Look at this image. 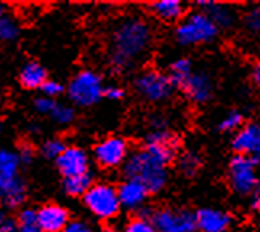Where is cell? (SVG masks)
<instances>
[{
	"label": "cell",
	"mask_w": 260,
	"mask_h": 232,
	"mask_svg": "<svg viewBox=\"0 0 260 232\" xmlns=\"http://www.w3.org/2000/svg\"><path fill=\"white\" fill-rule=\"evenodd\" d=\"M16 230V224L12 219H4L2 224H0V232H15Z\"/></svg>",
	"instance_id": "8d00e7d4"
},
{
	"label": "cell",
	"mask_w": 260,
	"mask_h": 232,
	"mask_svg": "<svg viewBox=\"0 0 260 232\" xmlns=\"http://www.w3.org/2000/svg\"><path fill=\"white\" fill-rule=\"evenodd\" d=\"M103 232H116V230H113V229H106V230H103Z\"/></svg>",
	"instance_id": "60d3db41"
},
{
	"label": "cell",
	"mask_w": 260,
	"mask_h": 232,
	"mask_svg": "<svg viewBox=\"0 0 260 232\" xmlns=\"http://www.w3.org/2000/svg\"><path fill=\"white\" fill-rule=\"evenodd\" d=\"M42 90H44L45 96L52 98V96H56V95L61 93L63 87L59 85L58 82H55V80H45V84L42 85Z\"/></svg>",
	"instance_id": "d6a6232c"
},
{
	"label": "cell",
	"mask_w": 260,
	"mask_h": 232,
	"mask_svg": "<svg viewBox=\"0 0 260 232\" xmlns=\"http://www.w3.org/2000/svg\"><path fill=\"white\" fill-rule=\"evenodd\" d=\"M232 224L225 211L215 208H203L196 213V227L201 232H226Z\"/></svg>",
	"instance_id": "4fadbf2b"
},
{
	"label": "cell",
	"mask_w": 260,
	"mask_h": 232,
	"mask_svg": "<svg viewBox=\"0 0 260 232\" xmlns=\"http://www.w3.org/2000/svg\"><path fill=\"white\" fill-rule=\"evenodd\" d=\"M203 8V13H206L212 19V23L217 29H228L232 27L236 21V12L226 4H217V2H198Z\"/></svg>",
	"instance_id": "2e32d148"
},
{
	"label": "cell",
	"mask_w": 260,
	"mask_h": 232,
	"mask_svg": "<svg viewBox=\"0 0 260 232\" xmlns=\"http://www.w3.org/2000/svg\"><path fill=\"white\" fill-rule=\"evenodd\" d=\"M243 124V114L238 112V110H232V112H228L223 119L222 122H220V130H223V132H235Z\"/></svg>",
	"instance_id": "83f0119b"
},
{
	"label": "cell",
	"mask_w": 260,
	"mask_h": 232,
	"mask_svg": "<svg viewBox=\"0 0 260 232\" xmlns=\"http://www.w3.org/2000/svg\"><path fill=\"white\" fill-rule=\"evenodd\" d=\"M257 160L236 154L228 167V179H230V186L235 190L236 194H252L254 189L258 184V178H257V171H255Z\"/></svg>",
	"instance_id": "5b68a950"
},
{
	"label": "cell",
	"mask_w": 260,
	"mask_h": 232,
	"mask_svg": "<svg viewBox=\"0 0 260 232\" xmlns=\"http://www.w3.org/2000/svg\"><path fill=\"white\" fill-rule=\"evenodd\" d=\"M69 98H71L77 106H92L100 101L103 95L102 79L92 70H84L77 74L71 84H69Z\"/></svg>",
	"instance_id": "8992f818"
},
{
	"label": "cell",
	"mask_w": 260,
	"mask_h": 232,
	"mask_svg": "<svg viewBox=\"0 0 260 232\" xmlns=\"http://www.w3.org/2000/svg\"><path fill=\"white\" fill-rule=\"evenodd\" d=\"M56 164L59 171L64 175V178L85 175L88 168V159L85 152L79 147H66L63 154L56 159Z\"/></svg>",
	"instance_id": "8fae6325"
},
{
	"label": "cell",
	"mask_w": 260,
	"mask_h": 232,
	"mask_svg": "<svg viewBox=\"0 0 260 232\" xmlns=\"http://www.w3.org/2000/svg\"><path fill=\"white\" fill-rule=\"evenodd\" d=\"M2 221H4V215L0 213V224H2Z\"/></svg>",
	"instance_id": "ab89813d"
},
{
	"label": "cell",
	"mask_w": 260,
	"mask_h": 232,
	"mask_svg": "<svg viewBox=\"0 0 260 232\" xmlns=\"http://www.w3.org/2000/svg\"><path fill=\"white\" fill-rule=\"evenodd\" d=\"M151 27L142 18H127L117 26L111 42L114 67L125 69L140 61L151 45Z\"/></svg>",
	"instance_id": "6da1fadb"
},
{
	"label": "cell",
	"mask_w": 260,
	"mask_h": 232,
	"mask_svg": "<svg viewBox=\"0 0 260 232\" xmlns=\"http://www.w3.org/2000/svg\"><path fill=\"white\" fill-rule=\"evenodd\" d=\"M124 173L127 179L142 183L148 192H159L167 183V170L148 150H138L125 159Z\"/></svg>",
	"instance_id": "7a4b0ae2"
},
{
	"label": "cell",
	"mask_w": 260,
	"mask_h": 232,
	"mask_svg": "<svg viewBox=\"0 0 260 232\" xmlns=\"http://www.w3.org/2000/svg\"><path fill=\"white\" fill-rule=\"evenodd\" d=\"M19 157L10 150H0V183L18 178Z\"/></svg>",
	"instance_id": "44dd1931"
},
{
	"label": "cell",
	"mask_w": 260,
	"mask_h": 232,
	"mask_svg": "<svg viewBox=\"0 0 260 232\" xmlns=\"http://www.w3.org/2000/svg\"><path fill=\"white\" fill-rule=\"evenodd\" d=\"M95 159L100 165L106 167V168H113V167L121 165L127 159L125 141L117 136L103 139L102 143L96 144V147H95Z\"/></svg>",
	"instance_id": "9c48e42d"
},
{
	"label": "cell",
	"mask_w": 260,
	"mask_h": 232,
	"mask_svg": "<svg viewBox=\"0 0 260 232\" xmlns=\"http://www.w3.org/2000/svg\"><path fill=\"white\" fill-rule=\"evenodd\" d=\"M218 34L217 26L212 23V19L206 13L199 12L189 15L185 21L180 23L177 27L175 37L178 44L182 45H198V44H207Z\"/></svg>",
	"instance_id": "3957f363"
},
{
	"label": "cell",
	"mask_w": 260,
	"mask_h": 232,
	"mask_svg": "<svg viewBox=\"0 0 260 232\" xmlns=\"http://www.w3.org/2000/svg\"><path fill=\"white\" fill-rule=\"evenodd\" d=\"M0 16H2V7H0Z\"/></svg>",
	"instance_id": "b9f144b4"
},
{
	"label": "cell",
	"mask_w": 260,
	"mask_h": 232,
	"mask_svg": "<svg viewBox=\"0 0 260 232\" xmlns=\"http://www.w3.org/2000/svg\"><path fill=\"white\" fill-rule=\"evenodd\" d=\"M52 115L59 124H69V122H73V119H74V110L68 106H58L56 104Z\"/></svg>",
	"instance_id": "4dcf8cb0"
},
{
	"label": "cell",
	"mask_w": 260,
	"mask_h": 232,
	"mask_svg": "<svg viewBox=\"0 0 260 232\" xmlns=\"http://www.w3.org/2000/svg\"><path fill=\"white\" fill-rule=\"evenodd\" d=\"M186 96L194 103H206L212 96V80L204 72H194L182 87Z\"/></svg>",
	"instance_id": "9a60e30c"
},
{
	"label": "cell",
	"mask_w": 260,
	"mask_h": 232,
	"mask_svg": "<svg viewBox=\"0 0 260 232\" xmlns=\"http://www.w3.org/2000/svg\"><path fill=\"white\" fill-rule=\"evenodd\" d=\"M137 92L142 95L145 99L151 103H159L164 101L174 92V84L167 75L157 72V70H146L137 79L135 82Z\"/></svg>",
	"instance_id": "ba28073f"
},
{
	"label": "cell",
	"mask_w": 260,
	"mask_h": 232,
	"mask_svg": "<svg viewBox=\"0 0 260 232\" xmlns=\"http://www.w3.org/2000/svg\"><path fill=\"white\" fill-rule=\"evenodd\" d=\"M84 202L92 213L102 219L114 218L121 210L117 189L111 184H95L84 194Z\"/></svg>",
	"instance_id": "277c9868"
},
{
	"label": "cell",
	"mask_w": 260,
	"mask_h": 232,
	"mask_svg": "<svg viewBox=\"0 0 260 232\" xmlns=\"http://www.w3.org/2000/svg\"><path fill=\"white\" fill-rule=\"evenodd\" d=\"M61 232H93V229L82 221H73V223H68V226Z\"/></svg>",
	"instance_id": "836d02e7"
},
{
	"label": "cell",
	"mask_w": 260,
	"mask_h": 232,
	"mask_svg": "<svg viewBox=\"0 0 260 232\" xmlns=\"http://www.w3.org/2000/svg\"><path fill=\"white\" fill-rule=\"evenodd\" d=\"M64 149H66V146H64L63 141L52 139V141H48V143L44 144V154L48 159H58L59 156L63 154Z\"/></svg>",
	"instance_id": "f546056e"
},
{
	"label": "cell",
	"mask_w": 260,
	"mask_h": 232,
	"mask_svg": "<svg viewBox=\"0 0 260 232\" xmlns=\"http://www.w3.org/2000/svg\"><path fill=\"white\" fill-rule=\"evenodd\" d=\"M90 183H92V178L87 173L79 175V176H71L64 179V190L69 196H82L90 189Z\"/></svg>",
	"instance_id": "603a6c76"
},
{
	"label": "cell",
	"mask_w": 260,
	"mask_h": 232,
	"mask_svg": "<svg viewBox=\"0 0 260 232\" xmlns=\"http://www.w3.org/2000/svg\"><path fill=\"white\" fill-rule=\"evenodd\" d=\"M146 150L156 160L167 167V164H171L175 156V141H151V143H148Z\"/></svg>",
	"instance_id": "d6986e66"
},
{
	"label": "cell",
	"mask_w": 260,
	"mask_h": 232,
	"mask_svg": "<svg viewBox=\"0 0 260 232\" xmlns=\"http://www.w3.org/2000/svg\"><path fill=\"white\" fill-rule=\"evenodd\" d=\"M55 106H56L55 101L52 98H48V96H42V98L36 99V109L39 110V112H42V114H52Z\"/></svg>",
	"instance_id": "1f68e13d"
},
{
	"label": "cell",
	"mask_w": 260,
	"mask_h": 232,
	"mask_svg": "<svg viewBox=\"0 0 260 232\" xmlns=\"http://www.w3.org/2000/svg\"><path fill=\"white\" fill-rule=\"evenodd\" d=\"M233 149L254 160L260 159V124H249L239 130L233 139Z\"/></svg>",
	"instance_id": "30bf717a"
},
{
	"label": "cell",
	"mask_w": 260,
	"mask_h": 232,
	"mask_svg": "<svg viewBox=\"0 0 260 232\" xmlns=\"http://www.w3.org/2000/svg\"><path fill=\"white\" fill-rule=\"evenodd\" d=\"M149 221L157 232H196V215L188 210L162 208L153 211Z\"/></svg>",
	"instance_id": "52a82bcc"
},
{
	"label": "cell",
	"mask_w": 260,
	"mask_h": 232,
	"mask_svg": "<svg viewBox=\"0 0 260 232\" xmlns=\"http://www.w3.org/2000/svg\"><path fill=\"white\" fill-rule=\"evenodd\" d=\"M19 160L21 162H24V164H29L32 160V149L29 147V146H23L21 147V150H19Z\"/></svg>",
	"instance_id": "d590c367"
},
{
	"label": "cell",
	"mask_w": 260,
	"mask_h": 232,
	"mask_svg": "<svg viewBox=\"0 0 260 232\" xmlns=\"http://www.w3.org/2000/svg\"><path fill=\"white\" fill-rule=\"evenodd\" d=\"M18 223L19 232H42L41 226H39L37 211L34 210H23L18 218Z\"/></svg>",
	"instance_id": "cb8c5ba5"
},
{
	"label": "cell",
	"mask_w": 260,
	"mask_h": 232,
	"mask_svg": "<svg viewBox=\"0 0 260 232\" xmlns=\"http://www.w3.org/2000/svg\"><path fill=\"white\" fill-rule=\"evenodd\" d=\"M37 219L42 232H61L69 223V215L63 207L50 204L37 211Z\"/></svg>",
	"instance_id": "7c38bea8"
},
{
	"label": "cell",
	"mask_w": 260,
	"mask_h": 232,
	"mask_svg": "<svg viewBox=\"0 0 260 232\" xmlns=\"http://www.w3.org/2000/svg\"><path fill=\"white\" fill-rule=\"evenodd\" d=\"M244 27L247 29L249 34L260 38V5L252 7L244 15Z\"/></svg>",
	"instance_id": "d4e9b609"
},
{
	"label": "cell",
	"mask_w": 260,
	"mask_h": 232,
	"mask_svg": "<svg viewBox=\"0 0 260 232\" xmlns=\"http://www.w3.org/2000/svg\"><path fill=\"white\" fill-rule=\"evenodd\" d=\"M191 74V63L185 58H180L171 66V75H169V79L172 80L174 87H183Z\"/></svg>",
	"instance_id": "7402d4cb"
},
{
	"label": "cell",
	"mask_w": 260,
	"mask_h": 232,
	"mask_svg": "<svg viewBox=\"0 0 260 232\" xmlns=\"http://www.w3.org/2000/svg\"><path fill=\"white\" fill-rule=\"evenodd\" d=\"M125 232H157L154 224L148 218H137L132 219L125 227Z\"/></svg>",
	"instance_id": "f1b7e54d"
},
{
	"label": "cell",
	"mask_w": 260,
	"mask_h": 232,
	"mask_svg": "<svg viewBox=\"0 0 260 232\" xmlns=\"http://www.w3.org/2000/svg\"><path fill=\"white\" fill-rule=\"evenodd\" d=\"M153 13L162 21H177L183 15V7L178 0H161L151 5Z\"/></svg>",
	"instance_id": "ac0fdd59"
},
{
	"label": "cell",
	"mask_w": 260,
	"mask_h": 232,
	"mask_svg": "<svg viewBox=\"0 0 260 232\" xmlns=\"http://www.w3.org/2000/svg\"><path fill=\"white\" fill-rule=\"evenodd\" d=\"M178 165H180V170H182L186 176H193L198 171L199 165H201V160H199V157L196 154L186 152V154H183L182 157H180V164Z\"/></svg>",
	"instance_id": "4316f807"
},
{
	"label": "cell",
	"mask_w": 260,
	"mask_h": 232,
	"mask_svg": "<svg viewBox=\"0 0 260 232\" xmlns=\"http://www.w3.org/2000/svg\"><path fill=\"white\" fill-rule=\"evenodd\" d=\"M252 79H254V84L260 88V61H257V64L254 66V70H252Z\"/></svg>",
	"instance_id": "f35d334b"
},
{
	"label": "cell",
	"mask_w": 260,
	"mask_h": 232,
	"mask_svg": "<svg viewBox=\"0 0 260 232\" xmlns=\"http://www.w3.org/2000/svg\"><path fill=\"white\" fill-rule=\"evenodd\" d=\"M103 95L109 99H119L122 98L124 92L119 87H108L106 90H103Z\"/></svg>",
	"instance_id": "e575fe53"
},
{
	"label": "cell",
	"mask_w": 260,
	"mask_h": 232,
	"mask_svg": "<svg viewBox=\"0 0 260 232\" xmlns=\"http://www.w3.org/2000/svg\"><path fill=\"white\" fill-rule=\"evenodd\" d=\"M24 194H26V189L19 178L2 181V183H0V197H2L5 204L10 207H18L19 204H23Z\"/></svg>",
	"instance_id": "e0dca14e"
},
{
	"label": "cell",
	"mask_w": 260,
	"mask_h": 232,
	"mask_svg": "<svg viewBox=\"0 0 260 232\" xmlns=\"http://www.w3.org/2000/svg\"><path fill=\"white\" fill-rule=\"evenodd\" d=\"M19 34V27L12 18H0V40L8 42L15 40Z\"/></svg>",
	"instance_id": "484cf974"
},
{
	"label": "cell",
	"mask_w": 260,
	"mask_h": 232,
	"mask_svg": "<svg viewBox=\"0 0 260 232\" xmlns=\"http://www.w3.org/2000/svg\"><path fill=\"white\" fill-rule=\"evenodd\" d=\"M21 84L26 88H39L45 84V70L39 63H27L21 70Z\"/></svg>",
	"instance_id": "ffe728a7"
},
{
	"label": "cell",
	"mask_w": 260,
	"mask_h": 232,
	"mask_svg": "<svg viewBox=\"0 0 260 232\" xmlns=\"http://www.w3.org/2000/svg\"><path fill=\"white\" fill-rule=\"evenodd\" d=\"M117 196H119V202H121V207L135 210L145 204V200L148 197V189L135 179H125L117 187Z\"/></svg>",
	"instance_id": "5bb4252c"
},
{
	"label": "cell",
	"mask_w": 260,
	"mask_h": 232,
	"mask_svg": "<svg viewBox=\"0 0 260 232\" xmlns=\"http://www.w3.org/2000/svg\"><path fill=\"white\" fill-rule=\"evenodd\" d=\"M252 207L255 210H260V181H258L257 187L254 189V192H252Z\"/></svg>",
	"instance_id": "74e56055"
}]
</instances>
